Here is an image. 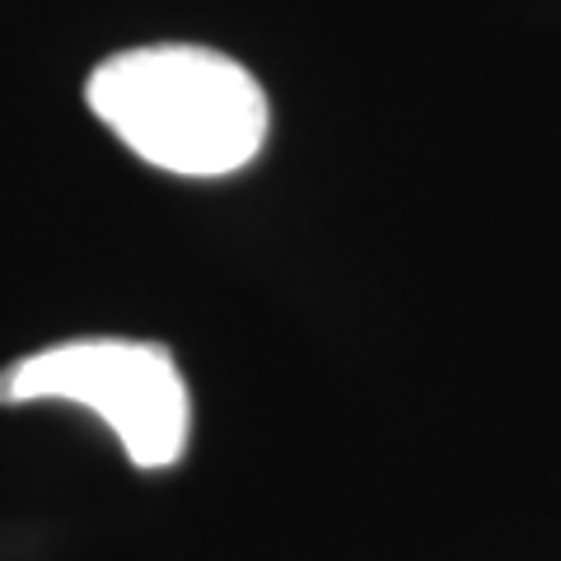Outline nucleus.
<instances>
[{"instance_id":"f03ea898","label":"nucleus","mask_w":561,"mask_h":561,"mask_svg":"<svg viewBox=\"0 0 561 561\" xmlns=\"http://www.w3.org/2000/svg\"><path fill=\"white\" fill-rule=\"evenodd\" d=\"M24 402H70L94 412L146 472L179 463L192 431L187 379L160 342L70 337L20 356L0 370V408Z\"/></svg>"},{"instance_id":"f257e3e1","label":"nucleus","mask_w":561,"mask_h":561,"mask_svg":"<svg viewBox=\"0 0 561 561\" xmlns=\"http://www.w3.org/2000/svg\"><path fill=\"white\" fill-rule=\"evenodd\" d=\"M90 113L131 154L183 179H225L257 160L267 94L234 57L192 43L131 47L99 61Z\"/></svg>"}]
</instances>
